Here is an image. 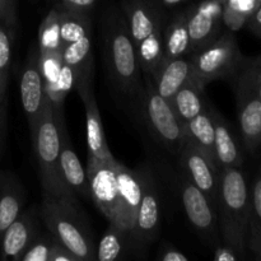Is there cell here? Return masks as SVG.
Wrapping results in <instances>:
<instances>
[{
    "label": "cell",
    "instance_id": "1",
    "mask_svg": "<svg viewBox=\"0 0 261 261\" xmlns=\"http://www.w3.org/2000/svg\"><path fill=\"white\" fill-rule=\"evenodd\" d=\"M102 50L107 78L119 96L134 102L144 86L143 70L124 13L109 5L101 18Z\"/></svg>",
    "mask_w": 261,
    "mask_h": 261
},
{
    "label": "cell",
    "instance_id": "2",
    "mask_svg": "<svg viewBox=\"0 0 261 261\" xmlns=\"http://www.w3.org/2000/svg\"><path fill=\"white\" fill-rule=\"evenodd\" d=\"M250 193L247 178L241 167L221 170L218 198L216 203L222 244L245 257L250 218Z\"/></svg>",
    "mask_w": 261,
    "mask_h": 261
},
{
    "label": "cell",
    "instance_id": "3",
    "mask_svg": "<svg viewBox=\"0 0 261 261\" xmlns=\"http://www.w3.org/2000/svg\"><path fill=\"white\" fill-rule=\"evenodd\" d=\"M38 209L47 231L79 260H97L93 233L79 212V203L42 193V203Z\"/></svg>",
    "mask_w": 261,
    "mask_h": 261
},
{
    "label": "cell",
    "instance_id": "4",
    "mask_svg": "<svg viewBox=\"0 0 261 261\" xmlns=\"http://www.w3.org/2000/svg\"><path fill=\"white\" fill-rule=\"evenodd\" d=\"M31 138L38 163L42 193L78 203V198L71 193L61 177L60 163H59L60 135H59L55 112H54V105L47 96L45 97L40 121L36 129L31 133Z\"/></svg>",
    "mask_w": 261,
    "mask_h": 261
},
{
    "label": "cell",
    "instance_id": "5",
    "mask_svg": "<svg viewBox=\"0 0 261 261\" xmlns=\"http://www.w3.org/2000/svg\"><path fill=\"white\" fill-rule=\"evenodd\" d=\"M144 86L134 99L135 112L153 139L177 155L185 139V125L176 115L170 101L155 89L152 76L143 74Z\"/></svg>",
    "mask_w": 261,
    "mask_h": 261
},
{
    "label": "cell",
    "instance_id": "6",
    "mask_svg": "<svg viewBox=\"0 0 261 261\" xmlns=\"http://www.w3.org/2000/svg\"><path fill=\"white\" fill-rule=\"evenodd\" d=\"M245 59L233 33H221L208 46L193 53L194 79L206 87L214 81L232 78Z\"/></svg>",
    "mask_w": 261,
    "mask_h": 261
},
{
    "label": "cell",
    "instance_id": "7",
    "mask_svg": "<svg viewBox=\"0 0 261 261\" xmlns=\"http://www.w3.org/2000/svg\"><path fill=\"white\" fill-rule=\"evenodd\" d=\"M142 180V199L137 212L134 227L130 232L133 255L145 257L147 250L158 239L162 224V203L157 182L145 166L139 168Z\"/></svg>",
    "mask_w": 261,
    "mask_h": 261
},
{
    "label": "cell",
    "instance_id": "8",
    "mask_svg": "<svg viewBox=\"0 0 261 261\" xmlns=\"http://www.w3.org/2000/svg\"><path fill=\"white\" fill-rule=\"evenodd\" d=\"M176 184L184 211L194 231L214 250L222 241L216 205L200 189L189 180L182 171L177 175Z\"/></svg>",
    "mask_w": 261,
    "mask_h": 261
},
{
    "label": "cell",
    "instance_id": "9",
    "mask_svg": "<svg viewBox=\"0 0 261 261\" xmlns=\"http://www.w3.org/2000/svg\"><path fill=\"white\" fill-rule=\"evenodd\" d=\"M117 166L119 161L105 162L88 155L86 171L91 200L110 223L121 227V195Z\"/></svg>",
    "mask_w": 261,
    "mask_h": 261
},
{
    "label": "cell",
    "instance_id": "10",
    "mask_svg": "<svg viewBox=\"0 0 261 261\" xmlns=\"http://www.w3.org/2000/svg\"><path fill=\"white\" fill-rule=\"evenodd\" d=\"M177 157L180 160L181 171L216 205L221 180V170L216 161L195 144L186 133Z\"/></svg>",
    "mask_w": 261,
    "mask_h": 261
},
{
    "label": "cell",
    "instance_id": "11",
    "mask_svg": "<svg viewBox=\"0 0 261 261\" xmlns=\"http://www.w3.org/2000/svg\"><path fill=\"white\" fill-rule=\"evenodd\" d=\"M242 145L250 154L261 148V101L240 70L232 76Z\"/></svg>",
    "mask_w": 261,
    "mask_h": 261
},
{
    "label": "cell",
    "instance_id": "12",
    "mask_svg": "<svg viewBox=\"0 0 261 261\" xmlns=\"http://www.w3.org/2000/svg\"><path fill=\"white\" fill-rule=\"evenodd\" d=\"M120 9L135 47L154 36L163 35L167 17L160 0H122Z\"/></svg>",
    "mask_w": 261,
    "mask_h": 261
},
{
    "label": "cell",
    "instance_id": "13",
    "mask_svg": "<svg viewBox=\"0 0 261 261\" xmlns=\"http://www.w3.org/2000/svg\"><path fill=\"white\" fill-rule=\"evenodd\" d=\"M19 91L30 132L32 133L40 121L46 97L43 76L41 71L40 51H38V45L35 43L31 46V50L22 68Z\"/></svg>",
    "mask_w": 261,
    "mask_h": 261
},
{
    "label": "cell",
    "instance_id": "14",
    "mask_svg": "<svg viewBox=\"0 0 261 261\" xmlns=\"http://www.w3.org/2000/svg\"><path fill=\"white\" fill-rule=\"evenodd\" d=\"M54 112H55L56 124H58L59 135H60L59 163H60L61 177L76 198L91 200L87 171L82 166L81 161H79L78 155L74 150L73 144H71L68 127H66L65 120H64L63 107H54Z\"/></svg>",
    "mask_w": 261,
    "mask_h": 261
},
{
    "label": "cell",
    "instance_id": "15",
    "mask_svg": "<svg viewBox=\"0 0 261 261\" xmlns=\"http://www.w3.org/2000/svg\"><path fill=\"white\" fill-rule=\"evenodd\" d=\"M224 0H206L186 10L191 51L201 50L222 33Z\"/></svg>",
    "mask_w": 261,
    "mask_h": 261
},
{
    "label": "cell",
    "instance_id": "16",
    "mask_svg": "<svg viewBox=\"0 0 261 261\" xmlns=\"http://www.w3.org/2000/svg\"><path fill=\"white\" fill-rule=\"evenodd\" d=\"M40 209L31 206L9 224L0 239V259L20 261L23 252L41 232Z\"/></svg>",
    "mask_w": 261,
    "mask_h": 261
},
{
    "label": "cell",
    "instance_id": "17",
    "mask_svg": "<svg viewBox=\"0 0 261 261\" xmlns=\"http://www.w3.org/2000/svg\"><path fill=\"white\" fill-rule=\"evenodd\" d=\"M76 88L79 97L84 105L87 122V144H88V155L105 161V162H115L117 161L110 150L105 135L103 124H102L101 114L93 92V81H87L74 86Z\"/></svg>",
    "mask_w": 261,
    "mask_h": 261
},
{
    "label": "cell",
    "instance_id": "18",
    "mask_svg": "<svg viewBox=\"0 0 261 261\" xmlns=\"http://www.w3.org/2000/svg\"><path fill=\"white\" fill-rule=\"evenodd\" d=\"M211 112L214 122V158L217 166L219 170L242 167L244 153L231 125L213 105H211Z\"/></svg>",
    "mask_w": 261,
    "mask_h": 261
},
{
    "label": "cell",
    "instance_id": "19",
    "mask_svg": "<svg viewBox=\"0 0 261 261\" xmlns=\"http://www.w3.org/2000/svg\"><path fill=\"white\" fill-rule=\"evenodd\" d=\"M193 78V54L182 58L167 59L152 75L155 89L167 101H171L176 92Z\"/></svg>",
    "mask_w": 261,
    "mask_h": 261
},
{
    "label": "cell",
    "instance_id": "20",
    "mask_svg": "<svg viewBox=\"0 0 261 261\" xmlns=\"http://www.w3.org/2000/svg\"><path fill=\"white\" fill-rule=\"evenodd\" d=\"M117 176L121 195V227L130 233L142 199V180L139 170H130L121 162L117 166Z\"/></svg>",
    "mask_w": 261,
    "mask_h": 261
},
{
    "label": "cell",
    "instance_id": "21",
    "mask_svg": "<svg viewBox=\"0 0 261 261\" xmlns=\"http://www.w3.org/2000/svg\"><path fill=\"white\" fill-rule=\"evenodd\" d=\"M27 194L17 176L0 171V239L24 209Z\"/></svg>",
    "mask_w": 261,
    "mask_h": 261
},
{
    "label": "cell",
    "instance_id": "22",
    "mask_svg": "<svg viewBox=\"0 0 261 261\" xmlns=\"http://www.w3.org/2000/svg\"><path fill=\"white\" fill-rule=\"evenodd\" d=\"M170 102L184 125L205 111L211 103L205 94V87L194 78L184 84Z\"/></svg>",
    "mask_w": 261,
    "mask_h": 261
},
{
    "label": "cell",
    "instance_id": "23",
    "mask_svg": "<svg viewBox=\"0 0 261 261\" xmlns=\"http://www.w3.org/2000/svg\"><path fill=\"white\" fill-rule=\"evenodd\" d=\"M63 61L73 73L74 86L87 81H93V53H92L91 33L64 46Z\"/></svg>",
    "mask_w": 261,
    "mask_h": 261
},
{
    "label": "cell",
    "instance_id": "24",
    "mask_svg": "<svg viewBox=\"0 0 261 261\" xmlns=\"http://www.w3.org/2000/svg\"><path fill=\"white\" fill-rule=\"evenodd\" d=\"M163 48L165 60L182 58L193 54L186 10L175 14L171 19H167L163 30Z\"/></svg>",
    "mask_w": 261,
    "mask_h": 261
},
{
    "label": "cell",
    "instance_id": "25",
    "mask_svg": "<svg viewBox=\"0 0 261 261\" xmlns=\"http://www.w3.org/2000/svg\"><path fill=\"white\" fill-rule=\"evenodd\" d=\"M132 241L129 231L115 223H110L99 240L96 249V256L98 261L122 260L132 256Z\"/></svg>",
    "mask_w": 261,
    "mask_h": 261
},
{
    "label": "cell",
    "instance_id": "26",
    "mask_svg": "<svg viewBox=\"0 0 261 261\" xmlns=\"http://www.w3.org/2000/svg\"><path fill=\"white\" fill-rule=\"evenodd\" d=\"M56 9V8H55ZM59 13V27L60 38L64 46L84 37L92 32L91 14L74 10L56 9Z\"/></svg>",
    "mask_w": 261,
    "mask_h": 261
},
{
    "label": "cell",
    "instance_id": "27",
    "mask_svg": "<svg viewBox=\"0 0 261 261\" xmlns=\"http://www.w3.org/2000/svg\"><path fill=\"white\" fill-rule=\"evenodd\" d=\"M211 105L208 109L199 114L195 119L185 124V133L195 144H198L209 157L214 158V122L211 112Z\"/></svg>",
    "mask_w": 261,
    "mask_h": 261
},
{
    "label": "cell",
    "instance_id": "28",
    "mask_svg": "<svg viewBox=\"0 0 261 261\" xmlns=\"http://www.w3.org/2000/svg\"><path fill=\"white\" fill-rule=\"evenodd\" d=\"M250 193H251V201H250L247 249L252 252L255 259L261 261V171L255 177Z\"/></svg>",
    "mask_w": 261,
    "mask_h": 261
},
{
    "label": "cell",
    "instance_id": "29",
    "mask_svg": "<svg viewBox=\"0 0 261 261\" xmlns=\"http://www.w3.org/2000/svg\"><path fill=\"white\" fill-rule=\"evenodd\" d=\"M37 45L40 53L63 54V43H61L60 27H59V13L55 8H51L38 28Z\"/></svg>",
    "mask_w": 261,
    "mask_h": 261
},
{
    "label": "cell",
    "instance_id": "30",
    "mask_svg": "<svg viewBox=\"0 0 261 261\" xmlns=\"http://www.w3.org/2000/svg\"><path fill=\"white\" fill-rule=\"evenodd\" d=\"M14 31L0 23V102L7 103V91L12 64V41Z\"/></svg>",
    "mask_w": 261,
    "mask_h": 261
},
{
    "label": "cell",
    "instance_id": "31",
    "mask_svg": "<svg viewBox=\"0 0 261 261\" xmlns=\"http://www.w3.org/2000/svg\"><path fill=\"white\" fill-rule=\"evenodd\" d=\"M56 239L48 231L42 232L36 236L23 252L20 261H50V255L53 251Z\"/></svg>",
    "mask_w": 261,
    "mask_h": 261
},
{
    "label": "cell",
    "instance_id": "32",
    "mask_svg": "<svg viewBox=\"0 0 261 261\" xmlns=\"http://www.w3.org/2000/svg\"><path fill=\"white\" fill-rule=\"evenodd\" d=\"M240 73L246 78L261 101V55L254 59H245Z\"/></svg>",
    "mask_w": 261,
    "mask_h": 261
},
{
    "label": "cell",
    "instance_id": "33",
    "mask_svg": "<svg viewBox=\"0 0 261 261\" xmlns=\"http://www.w3.org/2000/svg\"><path fill=\"white\" fill-rule=\"evenodd\" d=\"M0 23L15 32L18 25L17 0H0Z\"/></svg>",
    "mask_w": 261,
    "mask_h": 261
},
{
    "label": "cell",
    "instance_id": "34",
    "mask_svg": "<svg viewBox=\"0 0 261 261\" xmlns=\"http://www.w3.org/2000/svg\"><path fill=\"white\" fill-rule=\"evenodd\" d=\"M56 9L74 10V12H83L91 14L96 7L98 0H48Z\"/></svg>",
    "mask_w": 261,
    "mask_h": 261
},
{
    "label": "cell",
    "instance_id": "35",
    "mask_svg": "<svg viewBox=\"0 0 261 261\" xmlns=\"http://www.w3.org/2000/svg\"><path fill=\"white\" fill-rule=\"evenodd\" d=\"M157 259L161 261H188L189 257L170 242L165 241L158 249Z\"/></svg>",
    "mask_w": 261,
    "mask_h": 261
},
{
    "label": "cell",
    "instance_id": "36",
    "mask_svg": "<svg viewBox=\"0 0 261 261\" xmlns=\"http://www.w3.org/2000/svg\"><path fill=\"white\" fill-rule=\"evenodd\" d=\"M50 261H81L68 247L64 246L58 240L55 241L53 251L50 255Z\"/></svg>",
    "mask_w": 261,
    "mask_h": 261
},
{
    "label": "cell",
    "instance_id": "37",
    "mask_svg": "<svg viewBox=\"0 0 261 261\" xmlns=\"http://www.w3.org/2000/svg\"><path fill=\"white\" fill-rule=\"evenodd\" d=\"M213 259L216 261H236L241 257L239 256L234 250H232L231 247L227 246V245L221 244L214 249V256Z\"/></svg>",
    "mask_w": 261,
    "mask_h": 261
},
{
    "label": "cell",
    "instance_id": "38",
    "mask_svg": "<svg viewBox=\"0 0 261 261\" xmlns=\"http://www.w3.org/2000/svg\"><path fill=\"white\" fill-rule=\"evenodd\" d=\"M7 103L0 102V158L4 153L5 148V139H7Z\"/></svg>",
    "mask_w": 261,
    "mask_h": 261
},
{
    "label": "cell",
    "instance_id": "39",
    "mask_svg": "<svg viewBox=\"0 0 261 261\" xmlns=\"http://www.w3.org/2000/svg\"><path fill=\"white\" fill-rule=\"evenodd\" d=\"M247 27L251 32H254L257 37L261 38V2L259 3L254 12L247 18Z\"/></svg>",
    "mask_w": 261,
    "mask_h": 261
},
{
    "label": "cell",
    "instance_id": "40",
    "mask_svg": "<svg viewBox=\"0 0 261 261\" xmlns=\"http://www.w3.org/2000/svg\"><path fill=\"white\" fill-rule=\"evenodd\" d=\"M160 2L163 7L171 8V7H176V5L181 4V3L185 2V0H160Z\"/></svg>",
    "mask_w": 261,
    "mask_h": 261
}]
</instances>
